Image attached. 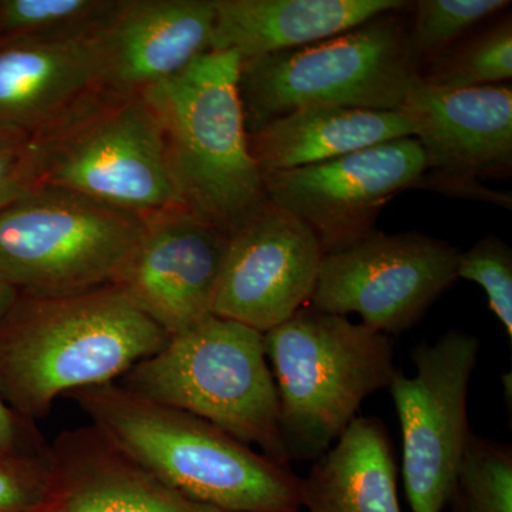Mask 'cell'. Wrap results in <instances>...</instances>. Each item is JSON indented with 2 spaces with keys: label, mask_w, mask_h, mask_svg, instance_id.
<instances>
[{
  "label": "cell",
  "mask_w": 512,
  "mask_h": 512,
  "mask_svg": "<svg viewBox=\"0 0 512 512\" xmlns=\"http://www.w3.org/2000/svg\"><path fill=\"white\" fill-rule=\"evenodd\" d=\"M170 335L109 284L66 295H18L0 320V394L30 421L57 397L117 382Z\"/></svg>",
  "instance_id": "6da1fadb"
},
{
  "label": "cell",
  "mask_w": 512,
  "mask_h": 512,
  "mask_svg": "<svg viewBox=\"0 0 512 512\" xmlns=\"http://www.w3.org/2000/svg\"><path fill=\"white\" fill-rule=\"evenodd\" d=\"M94 429L168 487L227 512H298L291 467L208 421L151 402L117 382L67 394Z\"/></svg>",
  "instance_id": "7a4b0ae2"
},
{
  "label": "cell",
  "mask_w": 512,
  "mask_h": 512,
  "mask_svg": "<svg viewBox=\"0 0 512 512\" xmlns=\"http://www.w3.org/2000/svg\"><path fill=\"white\" fill-rule=\"evenodd\" d=\"M241 57L210 50L143 93L156 113L185 207L231 232L266 200L239 96Z\"/></svg>",
  "instance_id": "3957f363"
},
{
  "label": "cell",
  "mask_w": 512,
  "mask_h": 512,
  "mask_svg": "<svg viewBox=\"0 0 512 512\" xmlns=\"http://www.w3.org/2000/svg\"><path fill=\"white\" fill-rule=\"evenodd\" d=\"M289 463L316 460L396 375L390 336L305 306L264 333Z\"/></svg>",
  "instance_id": "277c9868"
},
{
  "label": "cell",
  "mask_w": 512,
  "mask_h": 512,
  "mask_svg": "<svg viewBox=\"0 0 512 512\" xmlns=\"http://www.w3.org/2000/svg\"><path fill=\"white\" fill-rule=\"evenodd\" d=\"M130 392L194 414L289 466L264 333L210 315L120 377Z\"/></svg>",
  "instance_id": "5b68a950"
},
{
  "label": "cell",
  "mask_w": 512,
  "mask_h": 512,
  "mask_svg": "<svg viewBox=\"0 0 512 512\" xmlns=\"http://www.w3.org/2000/svg\"><path fill=\"white\" fill-rule=\"evenodd\" d=\"M403 12L382 13L313 45L241 60L247 133L303 107L402 109L419 79Z\"/></svg>",
  "instance_id": "8992f818"
},
{
  "label": "cell",
  "mask_w": 512,
  "mask_h": 512,
  "mask_svg": "<svg viewBox=\"0 0 512 512\" xmlns=\"http://www.w3.org/2000/svg\"><path fill=\"white\" fill-rule=\"evenodd\" d=\"M37 146L36 185L73 191L146 221L187 208L163 128L143 94L103 93Z\"/></svg>",
  "instance_id": "52a82bcc"
},
{
  "label": "cell",
  "mask_w": 512,
  "mask_h": 512,
  "mask_svg": "<svg viewBox=\"0 0 512 512\" xmlns=\"http://www.w3.org/2000/svg\"><path fill=\"white\" fill-rule=\"evenodd\" d=\"M146 220L52 185L0 211V279L18 295L57 296L113 284Z\"/></svg>",
  "instance_id": "ba28073f"
},
{
  "label": "cell",
  "mask_w": 512,
  "mask_h": 512,
  "mask_svg": "<svg viewBox=\"0 0 512 512\" xmlns=\"http://www.w3.org/2000/svg\"><path fill=\"white\" fill-rule=\"evenodd\" d=\"M480 342L448 330L413 349L416 375L396 372L392 394L403 441V480L412 512H443L471 431L467 397Z\"/></svg>",
  "instance_id": "9c48e42d"
},
{
  "label": "cell",
  "mask_w": 512,
  "mask_h": 512,
  "mask_svg": "<svg viewBox=\"0 0 512 512\" xmlns=\"http://www.w3.org/2000/svg\"><path fill=\"white\" fill-rule=\"evenodd\" d=\"M460 252L421 232L373 231L349 247L323 255L309 305L346 316L384 335L413 328L457 281Z\"/></svg>",
  "instance_id": "30bf717a"
},
{
  "label": "cell",
  "mask_w": 512,
  "mask_h": 512,
  "mask_svg": "<svg viewBox=\"0 0 512 512\" xmlns=\"http://www.w3.org/2000/svg\"><path fill=\"white\" fill-rule=\"evenodd\" d=\"M426 171L419 141L403 137L262 180L266 200L305 222L325 255L372 234L384 205Z\"/></svg>",
  "instance_id": "8fae6325"
},
{
  "label": "cell",
  "mask_w": 512,
  "mask_h": 512,
  "mask_svg": "<svg viewBox=\"0 0 512 512\" xmlns=\"http://www.w3.org/2000/svg\"><path fill=\"white\" fill-rule=\"evenodd\" d=\"M427 171L419 187L511 208L507 194L484 190L480 178L512 170V87L439 89L416 80L402 109Z\"/></svg>",
  "instance_id": "7c38bea8"
},
{
  "label": "cell",
  "mask_w": 512,
  "mask_h": 512,
  "mask_svg": "<svg viewBox=\"0 0 512 512\" xmlns=\"http://www.w3.org/2000/svg\"><path fill=\"white\" fill-rule=\"evenodd\" d=\"M322 258L315 232L265 200L229 232L212 315L275 329L309 305Z\"/></svg>",
  "instance_id": "4fadbf2b"
},
{
  "label": "cell",
  "mask_w": 512,
  "mask_h": 512,
  "mask_svg": "<svg viewBox=\"0 0 512 512\" xmlns=\"http://www.w3.org/2000/svg\"><path fill=\"white\" fill-rule=\"evenodd\" d=\"M229 232L180 208L146 221L113 285L170 336L212 315Z\"/></svg>",
  "instance_id": "5bb4252c"
},
{
  "label": "cell",
  "mask_w": 512,
  "mask_h": 512,
  "mask_svg": "<svg viewBox=\"0 0 512 512\" xmlns=\"http://www.w3.org/2000/svg\"><path fill=\"white\" fill-rule=\"evenodd\" d=\"M214 0H114L92 32L104 92L143 94L210 52Z\"/></svg>",
  "instance_id": "9a60e30c"
},
{
  "label": "cell",
  "mask_w": 512,
  "mask_h": 512,
  "mask_svg": "<svg viewBox=\"0 0 512 512\" xmlns=\"http://www.w3.org/2000/svg\"><path fill=\"white\" fill-rule=\"evenodd\" d=\"M103 93L92 33L0 42V128L40 143Z\"/></svg>",
  "instance_id": "2e32d148"
},
{
  "label": "cell",
  "mask_w": 512,
  "mask_h": 512,
  "mask_svg": "<svg viewBox=\"0 0 512 512\" xmlns=\"http://www.w3.org/2000/svg\"><path fill=\"white\" fill-rule=\"evenodd\" d=\"M52 490L42 512H227L168 487L92 424L47 446Z\"/></svg>",
  "instance_id": "e0dca14e"
},
{
  "label": "cell",
  "mask_w": 512,
  "mask_h": 512,
  "mask_svg": "<svg viewBox=\"0 0 512 512\" xmlns=\"http://www.w3.org/2000/svg\"><path fill=\"white\" fill-rule=\"evenodd\" d=\"M211 50L241 60L313 45L382 13L409 8L403 0H214Z\"/></svg>",
  "instance_id": "ac0fdd59"
},
{
  "label": "cell",
  "mask_w": 512,
  "mask_h": 512,
  "mask_svg": "<svg viewBox=\"0 0 512 512\" xmlns=\"http://www.w3.org/2000/svg\"><path fill=\"white\" fill-rule=\"evenodd\" d=\"M403 137H413V130L402 110L311 106L269 121L248 134V144L265 175L323 163Z\"/></svg>",
  "instance_id": "d6986e66"
},
{
  "label": "cell",
  "mask_w": 512,
  "mask_h": 512,
  "mask_svg": "<svg viewBox=\"0 0 512 512\" xmlns=\"http://www.w3.org/2000/svg\"><path fill=\"white\" fill-rule=\"evenodd\" d=\"M301 507L308 512H402L396 460L382 421L356 417L336 446L316 458L301 478Z\"/></svg>",
  "instance_id": "ffe728a7"
},
{
  "label": "cell",
  "mask_w": 512,
  "mask_h": 512,
  "mask_svg": "<svg viewBox=\"0 0 512 512\" xmlns=\"http://www.w3.org/2000/svg\"><path fill=\"white\" fill-rule=\"evenodd\" d=\"M512 77L511 15L473 30L420 70L419 79L439 89H474Z\"/></svg>",
  "instance_id": "44dd1931"
},
{
  "label": "cell",
  "mask_w": 512,
  "mask_h": 512,
  "mask_svg": "<svg viewBox=\"0 0 512 512\" xmlns=\"http://www.w3.org/2000/svg\"><path fill=\"white\" fill-rule=\"evenodd\" d=\"M114 0H0V42L89 36Z\"/></svg>",
  "instance_id": "7402d4cb"
},
{
  "label": "cell",
  "mask_w": 512,
  "mask_h": 512,
  "mask_svg": "<svg viewBox=\"0 0 512 512\" xmlns=\"http://www.w3.org/2000/svg\"><path fill=\"white\" fill-rule=\"evenodd\" d=\"M448 503L453 512H512L511 447L471 434Z\"/></svg>",
  "instance_id": "603a6c76"
},
{
  "label": "cell",
  "mask_w": 512,
  "mask_h": 512,
  "mask_svg": "<svg viewBox=\"0 0 512 512\" xmlns=\"http://www.w3.org/2000/svg\"><path fill=\"white\" fill-rule=\"evenodd\" d=\"M409 43L420 70L446 52L480 23L511 6L507 0H419L412 3Z\"/></svg>",
  "instance_id": "cb8c5ba5"
},
{
  "label": "cell",
  "mask_w": 512,
  "mask_h": 512,
  "mask_svg": "<svg viewBox=\"0 0 512 512\" xmlns=\"http://www.w3.org/2000/svg\"><path fill=\"white\" fill-rule=\"evenodd\" d=\"M457 278L476 282L487 293L491 312L512 339V251L495 235L481 238L468 251L460 252Z\"/></svg>",
  "instance_id": "d4e9b609"
},
{
  "label": "cell",
  "mask_w": 512,
  "mask_h": 512,
  "mask_svg": "<svg viewBox=\"0 0 512 512\" xmlns=\"http://www.w3.org/2000/svg\"><path fill=\"white\" fill-rule=\"evenodd\" d=\"M52 490L47 448L25 456L0 454V512H42Z\"/></svg>",
  "instance_id": "484cf974"
},
{
  "label": "cell",
  "mask_w": 512,
  "mask_h": 512,
  "mask_svg": "<svg viewBox=\"0 0 512 512\" xmlns=\"http://www.w3.org/2000/svg\"><path fill=\"white\" fill-rule=\"evenodd\" d=\"M37 171V141L0 128V211L36 185Z\"/></svg>",
  "instance_id": "4316f807"
},
{
  "label": "cell",
  "mask_w": 512,
  "mask_h": 512,
  "mask_svg": "<svg viewBox=\"0 0 512 512\" xmlns=\"http://www.w3.org/2000/svg\"><path fill=\"white\" fill-rule=\"evenodd\" d=\"M46 448L35 421L16 413L0 394V454L25 456L45 453Z\"/></svg>",
  "instance_id": "83f0119b"
},
{
  "label": "cell",
  "mask_w": 512,
  "mask_h": 512,
  "mask_svg": "<svg viewBox=\"0 0 512 512\" xmlns=\"http://www.w3.org/2000/svg\"><path fill=\"white\" fill-rule=\"evenodd\" d=\"M16 299H18V293L0 279V320L5 318Z\"/></svg>",
  "instance_id": "f1b7e54d"
}]
</instances>
